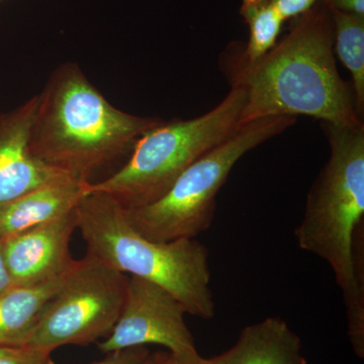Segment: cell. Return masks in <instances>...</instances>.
<instances>
[{
  "label": "cell",
  "mask_w": 364,
  "mask_h": 364,
  "mask_svg": "<svg viewBox=\"0 0 364 364\" xmlns=\"http://www.w3.org/2000/svg\"><path fill=\"white\" fill-rule=\"evenodd\" d=\"M221 66L230 85L245 91L240 126L279 116L312 117L339 126L364 124L351 85L337 69L331 13L323 1L291 20L284 39L257 61H244L232 45L223 54Z\"/></svg>",
  "instance_id": "obj_1"
},
{
  "label": "cell",
  "mask_w": 364,
  "mask_h": 364,
  "mask_svg": "<svg viewBox=\"0 0 364 364\" xmlns=\"http://www.w3.org/2000/svg\"><path fill=\"white\" fill-rule=\"evenodd\" d=\"M330 156L306 196L294 231L299 248L331 267L348 321V336L364 358V124L320 122Z\"/></svg>",
  "instance_id": "obj_2"
},
{
  "label": "cell",
  "mask_w": 364,
  "mask_h": 364,
  "mask_svg": "<svg viewBox=\"0 0 364 364\" xmlns=\"http://www.w3.org/2000/svg\"><path fill=\"white\" fill-rule=\"evenodd\" d=\"M37 97L30 135L33 156L87 181L163 122L117 109L73 62L57 67Z\"/></svg>",
  "instance_id": "obj_3"
},
{
  "label": "cell",
  "mask_w": 364,
  "mask_h": 364,
  "mask_svg": "<svg viewBox=\"0 0 364 364\" xmlns=\"http://www.w3.org/2000/svg\"><path fill=\"white\" fill-rule=\"evenodd\" d=\"M87 253L109 267L166 289L195 317H215L210 252L195 239L151 241L133 229L112 196L91 191L76 208Z\"/></svg>",
  "instance_id": "obj_4"
},
{
  "label": "cell",
  "mask_w": 364,
  "mask_h": 364,
  "mask_svg": "<svg viewBox=\"0 0 364 364\" xmlns=\"http://www.w3.org/2000/svg\"><path fill=\"white\" fill-rule=\"evenodd\" d=\"M245 91L231 85L226 97L212 111L189 119H171L144 134L126 164L91 191L112 196L124 208L155 202L196 160L229 138L240 127Z\"/></svg>",
  "instance_id": "obj_5"
},
{
  "label": "cell",
  "mask_w": 364,
  "mask_h": 364,
  "mask_svg": "<svg viewBox=\"0 0 364 364\" xmlns=\"http://www.w3.org/2000/svg\"><path fill=\"white\" fill-rule=\"evenodd\" d=\"M296 123V117L279 116L239 127L224 142L184 170L161 198L143 207L124 208L127 220L151 241L196 238L212 226L218 193L237 162Z\"/></svg>",
  "instance_id": "obj_6"
},
{
  "label": "cell",
  "mask_w": 364,
  "mask_h": 364,
  "mask_svg": "<svg viewBox=\"0 0 364 364\" xmlns=\"http://www.w3.org/2000/svg\"><path fill=\"white\" fill-rule=\"evenodd\" d=\"M129 275L90 253L75 260L26 346L53 352L105 339L121 315Z\"/></svg>",
  "instance_id": "obj_7"
},
{
  "label": "cell",
  "mask_w": 364,
  "mask_h": 364,
  "mask_svg": "<svg viewBox=\"0 0 364 364\" xmlns=\"http://www.w3.org/2000/svg\"><path fill=\"white\" fill-rule=\"evenodd\" d=\"M186 314L184 306L166 289L129 275L121 315L111 334L97 342L98 349L107 354L156 344L168 349L170 353L196 351Z\"/></svg>",
  "instance_id": "obj_8"
},
{
  "label": "cell",
  "mask_w": 364,
  "mask_h": 364,
  "mask_svg": "<svg viewBox=\"0 0 364 364\" xmlns=\"http://www.w3.org/2000/svg\"><path fill=\"white\" fill-rule=\"evenodd\" d=\"M75 230L76 208L55 221L1 239L4 261L14 286L40 284L68 272L75 262L70 253Z\"/></svg>",
  "instance_id": "obj_9"
},
{
  "label": "cell",
  "mask_w": 364,
  "mask_h": 364,
  "mask_svg": "<svg viewBox=\"0 0 364 364\" xmlns=\"http://www.w3.org/2000/svg\"><path fill=\"white\" fill-rule=\"evenodd\" d=\"M37 102V95H33L20 107L0 112V207L69 174L40 161L31 151V128Z\"/></svg>",
  "instance_id": "obj_10"
},
{
  "label": "cell",
  "mask_w": 364,
  "mask_h": 364,
  "mask_svg": "<svg viewBox=\"0 0 364 364\" xmlns=\"http://www.w3.org/2000/svg\"><path fill=\"white\" fill-rule=\"evenodd\" d=\"M91 182L64 174L0 207V239L70 214L90 193Z\"/></svg>",
  "instance_id": "obj_11"
},
{
  "label": "cell",
  "mask_w": 364,
  "mask_h": 364,
  "mask_svg": "<svg viewBox=\"0 0 364 364\" xmlns=\"http://www.w3.org/2000/svg\"><path fill=\"white\" fill-rule=\"evenodd\" d=\"M210 364H306L301 338L279 317H268L242 330L236 343Z\"/></svg>",
  "instance_id": "obj_12"
},
{
  "label": "cell",
  "mask_w": 364,
  "mask_h": 364,
  "mask_svg": "<svg viewBox=\"0 0 364 364\" xmlns=\"http://www.w3.org/2000/svg\"><path fill=\"white\" fill-rule=\"evenodd\" d=\"M68 272L40 284L11 287L0 296V345H28L46 306L58 293Z\"/></svg>",
  "instance_id": "obj_13"
},
{
  "label": "cell",
  "mask_w": 364,
  "mask_h": 364,
  "mask_svg": "<svg viewBox=\"0 0 364 364\" xmlns=\"http://www.w3.org/2000/svg\"><path fill=\"white\" fill-rule=\"evenodd\" d=\"M329 7L333 23V51L350 73L356 112L364 114V16Z\"/></svg>",
  "instance_id": "obj_14"
},
{
  "label": "cell",
  "mask_w": 364,
  "mask_h": 364,
  "mask_svg": "<svg viewBox=\"0 0 364 364\" xmlns=\"http://www.w3.org/2000/svg\"><path fill=\"white\" fill-rule=\"evenodd\" d=\"M240 14L249 26V41L237 45L244 61L253 63L274 47L284 21L275 9L273 0H243Z\"/></svg>",
  "instance_id": "obj_15"
},
{
  "label": "cell",
  "mask_w": 364,
  "mask_h": 364,
  "mask_svg": "<svg viewBox=\"0 0 364 364\" xmlns=\"http://www.w3.org/2000/svg\"><path fill=\"white\" fill-rule=\"evenodd\" d=\"M52 353L37 347L0 345V364H55Z\"/></svg>",
  "instance_id": "obj_16"
},
{
  "label": "cell",
  "mask_w": 364,
  "mask_h": 364,
  "mask_svg": "<svg viewBox=\"0 0 364 364\" xmlns=\"http://www.w3.org/2000/svg\"><path fill=\"white\" fill-rule=\"evenodd\" d=\"M150 353L146 346L132 347L107 353L102 360L90 364H142Z\"/></svg>",
  "instance_id": "obj_17"
},
{
  "label": "cell",
  "mask_w": 364,
  "mask_h": 364,
  "mask_svg": "<svg viewBox=\"0 0 364 364\" xmlns=\"http://www.w3.org/2000/svg\"><path fill=\"white\" fill-rule=\"evenodd\" d=\"M320 1L323 0H273V4L282 20L286 21L308 13Z\"/></svg>",
  "instance_id": "obj_18"
},
{
  "label": "cell",
  "mask_w": 364,
  "mask_h": 364,
  "mask_svg": "<svg viewBox=\"0 0 364 364\" xmlns=\"http://www.w3.org/2000/svg\"><path fill=\"white\" fill-rule=\"evenodd\" d=\"M323 2L337 11L364 16V0H323Z\"/></svg>",
  "instance_id": "obj_19"
},
{
  "label": "cell",
  "mask_w": 364,
  "mask_h": 364,
  "mask_svg": "<svg viewBox=\"0 0 364 364\" xmlns=\"http://www.w3.org/2000/svg\"><path fill=\"white\" fill-rule=\"evenodd\" d=\"M168 364H210L208 359L200 355L198 350L183 352V353H170Z\"/></svg>",
  "instance_id": "obj_20"
},
{
  "label": "cell",
  "mask_w": 364,
  "mask_h": 364,
  "mask_svg": "<svg viewBox=\"0 0 364 364\" xmlns=\"http://www.w3.org/2000/svg\"><path fill=\"white\" fill-rule=\"evenodd\" d=\"M13 280L7 269L6 261H4V251H2V241L0 239V296L14 287Z\"/></svg>",
  "instance_id": "obj_21"
},
{
  "label": "cell",
  "mask_w": 364,
  "mask_h": 364,
  "mask_svg": "<svg viewBox=\"0 0 364 364\" xmlns=\"http://www.w3.org/2000/svg\"><path fill=\"white\" fill-rule=\"evenodd\" d=\"M142 364H168V352L150 353V355Z\"/></svg>",
  "instance_id": "obj_22"
},
{
  "label": "cell",
  "mask_w": 364,
  "mask_h": 364,
  "mask_svg": "<svg viewBox=\"0 0 364 364\" xmlns=\"http://www.w3.org/2000/svg\"><path fill=\"white\" fill-rule=\"evenodd\" d=\"M1 1H4V0H0V2H1Z\"/></svg>",
  "instance_id": "obj_23"
}]
</instances>
